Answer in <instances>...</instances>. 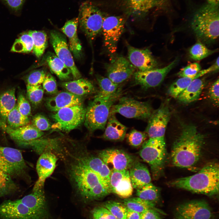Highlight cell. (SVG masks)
<instances>
[{
  "instance_id": "obj_39",
  "label": "cell",
  "mask_w": 219,
  "mask_h": 219,
  "mask_svg": "<svg viewBox=\"0 0 219 219\" xmlns=\"http://www.w3.org/2000/svg\"><path fill=\"white\" fill-rule=\"evenodd\" d=\"M28 117L21 114L18 110L16 104L14 108L10 112L7 116L6 123L8 126L16 129L29 124Z\"/></svg>"
},
{
  "instance_id": "obj_8",
  "label": "cell",
  "mask_w": 219,
  "mask_h": 219,
  "mask_svg": "<svg viewBox=\"0 0 219 219\" xmlns=\"http://www.w3.org/2000/svg\"><path fill=\"white\" fill-rule=\"evenodd\" d=\"M104 17L91 2H85L81 5L78 17L80 27L90 40H94L102 31Z\"/></svg>"
},
{
  "instance_id": "obj_3",
  "label": "cell",
  "mask_w": 219,
  "mask_h": 219,
  "mask_svg": "<svg viewBox=\"0 0 219 219\" xmlns=\"http://www.w3.org/2000/svg\"><path fill=\"white\" fill-rule=\"evenodd\" d=\"M169 183L172 186L194 193L209 196L217 195L219 192L218 164L208 163L195 174L176 179Z\"/></svg>"
},
{
  "instance_id": "obj_18",
  "label": "cell",
  "mask_w": 219,
  "mask_h": 219,
  "mask_svg": "<svg viewBox=\"0 0 219 219\" xmlns=\"http://www.w3.org/2000/svg\"><path fill=\"white\" fill-rule=\"evenodd\" d=\"M40 155L36 166L38 179L32 191L44 187L46 180L53 173L58 159L55 154L48 149H45Z\"/></svg>"
},
{
  "instance_id": "obj_31",
  "label": "cell",
  "mask_w": 219,
  "mask_h": 219,
  "mask_svg": "<svg viewBox=\"0 0 219 219\" xmlns=\"http://www.w3.org/2000/svg\"><path fill=\"white\" fill-rule=\"evenodd\" d=\"M61 85L68 92L79 96L93 93L96 90L91 82L84 78L64 82L62 83Z\"/></svg>"
},
{
  "instance_id": "obj_26",
  "label": "cell",
  "mask_w": 219,
  "mask_h": 219,
  "mask_svg": "<svg viewBox=\"0 0 219 219\" xmlns=\"http://www.w3.org/2000/svg\"><path fill=\"white\" fill-rule=\"evenodd\" d=\"M165 0H125L129 15L137 17L144 16L153 8L162 5Z\"/></svg>"
},
{
  "instance_id": "obj_22",
  "label": "cell",
  "mask_w": 219,
  "mask_h": 219,
  "mask_svg": "<svg viewBox=\"0 0 219 219\" xmlns=\"http://www.w3.org/2000/svg\"><path fill=\"white\" fill-rule=\"evenodd\" d=\"M4 130L18 145L24 147L28 142L40 138L44 134L43 132L29 124L16 129L7 125Z\"/></svg>"
},
{
  "instance_id": "obj_20",
  "label": "cell",
  "mask_w": 219,
  "mask_h": 219,
  "mask_svg": "<svg viewBox=\"0 0 219 219\" xmlns=\"http://www.w3.org/2000/svg\"><path fill=\"white\" fill-rule=\"evenodd\" d=\"M109 190L119 197L124 199L132 195L133 188L131 182L128 170L111 171Z\"/></svg>"
},
{
  "instance_id": "obj_45",
  "label": "cell",
  "mask_w": 219,
  "mask_h": 219,
  "mask_svg": "<svg viewBox=\"0 0 219 219\" xmlns=\"http://www.w3.org/2000/svg\"><path fill=\"white\" fill-rule=\"evenodd\" d=\"M45 72L43 70L34 71L27 76L26 81L27 85L37 86L42 84L46 76Z\"/></svg>"
},
{
  "instance_id": "obj_14",
  "label": "cell",
  "mask_w": 219,
  "mask_h": 219,
  "mask_svg": "<svg viewBox=\"0 0 219 219\" xmlns=\"http://www.w3.org/2000/svg\"><path fill=\"white\" fill-rule=\"evenodd\" d=\"M98 156L111 171L129 170L136 161L134 157L121 149L111 148L99 151Z\"/></svg>"
},
{
  "instance_id": "obj_16",
  "label": "cell",
  "mask_w": 219,
  "mask_h": 219,
  "mask_svg": "<svg viewBox=\"0 0 219 219\" xmlns=\"http://www.w3.org/2000/svg\"><path fill=\"white\" fill-rule=\"evenodd\" d=\"M176 216L186 219H212L213 214L209 204L202 200H192L178 205Z\"/></svg>"
},
{
  "instance_id": "obj_30",
  "label": "cell",
  "mask_w": 219,
  "mask_h": 219,
  "mask_svg": "<svg viewBox=\"0 0 219 219\" xmlns=\"http://www.w3.org/2000/svg\"><path fill=\"white\" fill-rule=\"evenodd\" d=\"M45 60L51 71L62 81L70 78L72 75L69 68L56 55L51 52H48Z\"/></svg>"
},
{
  "instance_id": "obj_33",
  "label": "cell",
  "mask_w": 219,
  "mask_h": 219,
  "mask_svg": "<svg viewBox=\"0 0 219 219\" xmlns=\"http://www.w3.org/2000/svg\"><path fill=\"white\" fill-rule=\"evenodd\" d=\"M210 68L200 70L197 75L193 77H181L173 83L169 87L168 91L169 95L175 99L177 98L179 95L183 92L194 79L199 78L208 73L210 72Z\"/></svg>"
},
{
  "instance_id": "obj_29",
  "label": "cell",
  "mask_w": 219,
  "mask_h": 219,
  "mask_svg": "<svg viewBox=\"0 0 219 219\" xmlns=\"http://www.w3.org/2000/svg\"><path fill=\"white\" fill-rule=\"evenodd\" d=\"M204 81L199 78L194 79L177 98L179 101L188 104L197 100L205 85Z\"/></svg>"
},
{
  "instance_id": "obj_5",
  "label": "cell",
  "mask_w": 219,
  "mask_h": 219,
  "mask_svg": "<svg viewBox=\"0 0 219 219\" xmlns=\"http://www.w3.org/2000/svg\"><path fill=\"white\" fill-rule=\"evenodd\" d=\"M121 92L110 97L96 95L89 104L84 119L85 126L90 131L105 130L109 118L110 109L120 97Z\"/></svg>"
},
{
  "instance_id": "obj_2",
  "label": "cell",
  "mask_w": 219,
  "mask_h": 219,
  "mask_svg": "<svg viewBox=\"0 0 219 219\" xmlns=\"http://www.w3.org/2000/svg\"><path fill=\"white\" fill-rule=\"evenodd\" d=\"M204 137L194 126L185 127L174 142L171 152L173 164L182 168L190 169L199 161Z\"/></svg>"
},
{
  "instance_id": "obj_55",
  "label": "cell",
  "mask_w": 219,
  "mask_h": 219,
  "mask_svg": "<svg viewBox=\"0 0 219 219\" xmlns=\"http://www.w3.org/2000/svg\"><path fill=\"white\" fill-rule=\"evenodd\" d=\"M208 4L214 6H219V0H207Z\"/></svg>"
},
{
  "instance_id": "obj_51",
  "label": "cell",
  "mask_w": 219,
  "mask_h": 219,
  "mask_svg": "<svg viewBox=\"0 0 219 219\" xmlns=\"http://www.w3.org/2000/svg\"><path fill=\"white\" fill-rule=\"evenodd\" d=\"M219 80L217 78L211 85L209 91L210 99L214 104L217 106L219 105Z\"/></svg>"
},
{
  "instance_id": "obj_38",
  "label": "cell",
  "mask_w": 219,
  "mask_h": 219,
  "mask_svg": "<svg viewBox=\"0 0 219 219\" xmlns=\"http://www.w3.org/2000/svg\"><path fill=\"white\" fill-rule=\"evenodd\" d=\"M33 45L31 36L28 33H24L16 40L11 51L18 53H29L33 50Z\"/></svg>"
},
{
  "instance_id": "obj_13",
  "label": "cell",
  "mask_w": 219,
  "mask_h": 219,
  "mask_svg": "<svg viewBox=\"0 0 219 219\" xmlns=\"http://www.w3.org/2000/svg\"><path fill=\"white\" fill-rule=\"evenodd\" d=\"M50 40L55 54L69 68L74 78H80V73L75 64L64 36L57 31L52 30Z\"/></svg>"
},
{
  "instance_id": "obj_10",
  "label": "cell",
  "mask_w": 219,
  "mask_h": 219,
  "mask_svg": "<svg viewBox=\"0 0 219 219\" xmlns=\"http://www.w3.org/2000/svg\"><path fill=\"white\" fill-rule=\"evenodd\" d=\"M125 22L122 16L104 17L102 29L104 45L112 59L115 57L118 43L124 30Z\"/></svg>"
},
{
  "instance_id": "obj_47",
  "label": "cell",
  "mask_w": 219,
  "mask_h": 219,
  "mask_svg": "<svg viewBox=\"0 0 219 219\" xmlns=\"http://www.w3.org/2000/svg\"><path fill=\"white\" fill-rule=\"evenodd\" d=\"M32 125L41 131L47 130L51 126L47 119L41 114H36L33 118Z\"/></svg>"
},
{
  "instance_id": "obj_53",
  "label": "cell",
  "mask_w": 219,
  "mask_h": 219,
  "mask_svg": "<svg viewBox=\"0 0 219 219\" xmlns=\"http://www.w3.org/2000/svg\"><path fill=\"white\" fill-rule=\"evenodd\" d=\"M104 219H117L111 213L104 207H99Z\"/></svg>"
},
{
  "instance_id": "obj_49",
  "label": "cell",
  "mask_w": 219,
  "mask_h": 219,
  "mask_svg": "<svg viewBox=\"0 0 219 219\" xmlns=\"http://www.w3.org/2000/svg\"><path fill=\"white\" fill-rule=\"evenodd\" d=\"M42 87L47 93L54 94L57 91V86L55 79L50 73L46 74L42 83Z\"/></svg>"
},
{
  "instance_id": "obj_50",
  "label": "cell",
  "mask_w": 219,
  "mask_h": 219,
  "mask_svg": "<svg viewBox=\"0 0 219 219\" xmlns=\"http://www.w3.org/2000/svg\"><path fill=\"white\" fill-rule=\"evenodd\" d=\"M12 12L17 14L21 11L26 0H0Z\"/></svg>"
},
{
  "instance_id": "obj_54",
  "label": "cell",
  "mask_w": 219,
  "mask_h": 219,
  "mask_svg": "<svg viewBox=\"0 0 219 219\" xmlns=\"http://www.w3.org/2000/svg\"><path fill=\"white\" fill-rule=\"evenodd\" d=\"M141 213L127 209L126 219H140Z\"/></svg>"
},
{
  "instance_id": "obj_21",
  "label": "cell",
  "mask_w": 219,
  "mask_h": 219,
  "mask_svg": "<svg viewBox=\"0 0 219 219\" xmlns=\"http://www.w3.org/2000/svg\"><path fill=\"white\" fill-rule=\"evenodd\" d=\"M129 61L140 71L156 68L158 63L151 51L148 49H139L127 44Z\"/></svg>"
},
{
  "instance_id": "obj_36",
  "label": "cell",
  "mask_w": 219,
  "mask_h": 219,
  "mask_svg": "<svg viewBox=\"0 0 219 219\" xmlns=\"http://www.w3.org/2000/svg\"><path fill=\"white\" fill-rule=\"evenodd\" d=\"M123 204L127 209L141 213L149 209L154 208L155 203L138 197L125 199Z\"/></svg>"
},
{
  "instance_id": "obj_12",
  "label": "cell",
  "mask_w": 219,
  "mask_h": 219,
  "mask_svg": "<svg viewBox=\"0 0 219 219\" xmlns=\"http://www.w3.org/2000/svg\"><path fill=\"white\" fill-rule=\"evenodd\" d=\"M178 61V59L176 58L168 65L162 68L135 72L133 75L134 84L145 89L158 86Z\"/></svg>"
},
{
  "instance_id": "obj_37",
  "label": "cell",
  "mask_w": 219,
  "mask_h": 219,
  "mask_svg": "<svg viewBox=\"0 0 219 219\" xmlns=\"http://www.w3.org/2000/svg\"><path fill=\"white\" fill-rule=\"evenodd\" d=\"M136 190L137 197L145 200L155 203L159 199V189L151 182Z\"/></svg>"
},
{
  "instance_id": "obj_24",
  "label": "cell",
  "mask_w": 219,
  "mask_h": 219,
  "mask_svg": "<svg viewBox=\"0 0 219 219\" xmlns=\"http://www.w3.org/2000/svg\"><path fill=\"white\" fill-rule=\"evenodd\" d=\"M81 96L75 95L69 92H62L56 96L47 100V107L50 110L57 112L65 107L82 105Z\"/></svg>"
},
{
  "instance_id": "obj_6",
  "label": "cell",
  "mask_w": 219,
  "mask_h": 219,
  "mask_svg": "<svg viewBox=\"0 0 219 219\" xmlns=\"http://www.w3.org/2000/svg\"><path fill=\"white\" fill-rule=\"evenodd\" d=\"M139 154L150 166L153 177L155 179L158 178L163 170L165 160V138H149L142 145Z\"/></svg>"
},
{
  "instance_id": "obj_46",
  "label": "cell",
  "mask_w": 219,
  "mask_h": 219,
  "mask_svg": "<svg viewBox=\"0 0 219 219\" xmlns=\"http://www.w3.org/2000/svg\"><path fill=\"white\" fill-rule=\"evenodd\" d=\"M201 69V67L199 63H193L181 69L177 75L180 77H195Z\"/></svg>"
},
{
  "instance_id": "obj_19",
  "label": "cell",
  "mask_w": 219,
  "mask_h": 219,
  "mask_svg": "<svg viewBox=\"0 0 219 219\" xmlns=\"http://www.w3.org/2000/svg\"><path fill=\"white\" fill-rule=\"evenodd\" d=\"M0 218L3 219H41L19 200H5L0 204Z\"/></svg>"
},
{
  "instance_id": "obj_35",
  "label": "cell",
  "mask_w": 219,
  "mask_h": 219,
  "mask_svg": "<svg viewBox=\"0 0 219 219\" xmlns=\"http://www.w3.org/2000/svg\"><path fill=\"white\" fill-rule=\"evenodd\" d=\"M32 38L33 41V51L37 57L43 54L47 45V36L43 31L30 30L28 32Z\"/></svg>"
},
{
  "instance_id": "obj_44",
  "label": "cell",
  "mask_w": 219,
  "mask_h": 219,
  "mask_svg": "<svg viewBox=\"0 0 219 219\" xmlns=\"http://www.w3.org/2000/svg\"><path fill=\"white\" fill-rule=\"evenodd\" d=\"M126 136L129 144L135 147L142 145L148 137L145 132H141L134 129L131 130Z\"/></svg>"
},
{
  "instance_id": "obj_27",
  "label": "cell",
  "mask_w": 219,
  "mask_h": 219,
  "mask_svg": "<svg viewBox=\"0 0 219 219\" xmlns=\"http://www.w3.org/2000/svg\"><path fill=\"white\" fill-rule=\"evenodd\" d=\"M115 114H109L105 131L101 137L107 140L122 141L126 137L127 128L117 120Z\"/></svg>"
},
{
  "instance_id": "obj_9",
  "label": "cell",
  "mask_w": 219,
  "mask_h": 219,
  "mask_svg": "<svg viewBox=\"0 0 219 219\" xmlns=\"http://www.w3.org/2000/svg\"><path fill=\"white\" fill-rule=\"evenodd\" d=\"M116 104L111 107L110 114L119 113L127 118L146 120L148 119L153 110L150 104L127 96L118 99Z\"/></svg>"
},
{
  "instance_id": "obj_15",
  "label": "cell",
  "mask_w": 219,
  "mask_h": 219,
  "mask_svg": "<svg viewBox=\"0 0 219 219\" xmlns=\"http://www.w3.org/2000/svg\"><path fill=\"white\" fill-rule=\"evenodd\" d=\"M170 117L168 105L163 103L153 111L148 120L145 132L149 138H164L166 128Z\"/></svg>"
},
{
  "instance_id": "obj_32",
  "label": "cell",
  "mask_w": 219,
  "mask_h": 219,
  "mask_svg": "<svg viewBox=\"0 0 219 219\" xmlns=\"http://www.w3.org/2000/svg\"><path fill=\"white\" fill-rule=\"evenodd\" d=\"M15 90L12 88L0 94V119L6 125L7 116L16 105Z\"/></svg>"
},
{
  "instance_id": "obj_4",
  "label": "cell",
  "mask_w": 219,
  "mask_h": 219,
  "mask_svg": "<svg viewBox=\"0 0 219 219\" xmlns=\"http://www.w3.org/2000/svg\"><path fill=\"white\" fill-rule=\"evenodd\" d=\"M191 27L200 41L207 44L213 43L219 36V6L207 4L195 13Z\"/></svg>"
},
{
  "instance_id": "obj_42",
  "label": "cell",
  "mask_w": 219,
  "mask_h": 219,
  "mask_svg": "<svg viewBox=\"0 0 219 219\" xmlns=\"http://www.w3.org/2000/svg\"><path fill=\"white\" fill-rule=\"evenodd\" d=\"M103 206L107 209L117 219H126L127 208L123 203L109 200L105 202Z\"/></svg>"
},
{
  "instance_id": "obj_25",
  "label": "cell",
  "mask_w": 219,
  "mask_h": 219,
  "mask_svg": "<svg viewBox=\"0 0 219 219\" xmlns=\"http://www.w3.org/2000/svg\"><path fill=\"white\" fill-rule=\"evenodd\" d=\"M78 23V18H75L67 21L61 29L68 38L70 51L77 59L80 58L82 54V46L77 32Z\"/></svg>"
},
{
  "instance_id": "obj_1",
  "label": "cell",
  "mask_w": 219,
  "mask_h": 219,
  "mask_svg": "<svg viewBox=\"0 0 219 219\" xmlns=\"http://www.w3.org/2000/svg\"><path fill=\"white\" fill-rule=\"evenodd\" d=\"M56 155L63 164L73 190L83 200H99L110 193L99 176L65 147L60 148Z\"/></svg>"
},
{
  "instance_id": "obj_34",
  "label": "cell",
  "mask_w": 219,
  "mask_h": 219,
  "mask_svg": "<svg viewBox=\"0 0 219 219\" xmlns=\"http://www.w3.org/2000/svg\"><path fill=\"white\" fill-rule=\"evenodd\" d=\"M96 79L99 89L97 95L99 96L112 97L121 91L119 88L120 84L113 82L108 78L97 75Z\"/></svg>"
},
{
  "instance_id": "obj_7",
  "label": "cell",
  "mask_w": 219,
  "mask_h": 219,
  "mask_svg": "<svg viewBox=\"0 0 219 219\" xmlns=\"http://www.w3.org/2000/svg\"><path fill=\"white\" fill-rule=\"evenodd\" d=\"M28 166L21 151L9 147L0 146V170L12 179H26Z\"/></svg>"
},
{
  "instance_id": "obj_43",
  "label": "cell",
  "mask_w": 219,
  "mask_h": 219,
  "mask_svg": "<svg viewBox=\"0 0 219 219\" xmlns=\"http://www.w3.org/2000/svg\"><path fill=\"white\" fill-rule=\"evenodd\" d=\"M43 90L41 85L37 86L27 85V96L33 104L36 106L40 103L43 98Z\"/></svg>"
},
{
  "instance_id": "obj_56",
  "label": "cell",
  "mask_w": 219,
  "mask_h": 219,
  "mask_svg": "<svg viewBox=\"0 0 219 219\" xmlns=\"http://www.w3.org/2000/svg\"><path fill=\"white\" fill-rule=\"evenodd\" d=\"M175 219H186L184 218L183 217H181L176 216V218Z\"/></svg>"
},
{
  "instance_id": "obj_17",
  "label": "cell",
  "mask_w": 219,
  "mask_h": 219,
  "mask_svg": "<svg viewBox=\"0 0 219 219\" xmlns=\"http://www.w3.org/2000/svg\"><path fill=\"white\" fill-rule=\"evenodd\" d=\"M135 67L123 56L114 57L106 65L107 78L118 84L123 82L133 75Z\"/></svg>"
},
{
  "instance_id": "obj_48",
  "label": "cell",
  "mask_w": 219,
  "mask_h": 219,
  "mask_svg": "<svg viewBox=\"0 0 219 219\" xmlns=\"http://www.w3.org/2000/svg\"><path fill=\"white\" fill-rule=\"evenodd\" d=\"M16 105L18 110L23 115L28 117L30 115L31 112L30 105L22 93H20L19 94Z\"/></svg>"
},
{
  "instance_id": "obj_40",
  "label": "cell",
  "mask_w": 219,
  "mask_h": 219,
  "mask_svg": "<svg viewBox=\"0 0 219 219\" xmlns=\"http://www.w3.org/2000/svg\"><path fill=\"white\" fill-rule=\"evenodd\" d=\"M12 179L0 170V197L11 194L17 190V185Z\"/></svg>"
},
{
  "instance_id": "obj_52",
  "label": "cell",
  "mask_w": 219,
  "mask_h": 219,
  "mask_svg": "<svg viewBox=\"0 0 219 219\" xmlns=\"http://www.w3.org/2000/svg\"><path fill=\"white\" fill-rule=\"evenodd\" d=\"M140 219H161L160 214L154 208L147 209L141 213Z\"/></svg>"
},
{
  "instance_id": "obj_23",
  "label": "cell",
  "mask_w": 219,
  "mask_h": 219,
  "mask_svg": "<svg viewBox=\"0 0 219 219\" xmlns=\"http://www.w3.org/2000/svg\"><path fill=\"white\" fill-rule=\"evenodd\" d=\"M19 200L41 219L46 218L47 210L44 188L32 191V193Z\"/></svg>"
},
{
  "instance_id": "obj_11",
  "label": "cell",
  "mask_w": 219,
  "mask_h": 219,
  "mask_svg": "<svg viewBox=\"0 0 219 219\" xmlns=\"http://www.w3.org/2000/svg\"><path fill=\"white\" fill-rule=\"evenodd\" d=\"M85 109L82 105L62 108L52 116L54 123L51 128L69 132L76 128L84 120Z\"/></svg>"
},
{
  "instance_id": "obj_28",
  "label": "cell",
  "mask_w": 219,
  "mask_h": 219,
  "mask_svg": "<svg viewBox=\"0 0 219 219\" xmlns=\"http://www.w3.org/2000/svg\"><path fill=\"white\" fill-rule=\"evenodd\" d=\"M129 171L133 188L139 189L151 182L150 172L144 164L136 161Z\"/></svg>"
},
{
  "instance_id": "obj_41",
  "label": "cell",
  "mask_w": 219,
  "mask_h": 219,
  "mask_svg": "<svg viewBox=\"0 0 219 219\" xmlns=\"http://www.w3.org/2000/svg\"><path fill=\"white\" fill-rule=\"evenodd\" d=\"M217 49L211 50L208 48L201 42L193 45L189 50L190 57L193 59L200 61L217 52Z\"/></svg>"
},
{
  "instance_id": "obj_57",
  "label": "cell",
  "mask_w": 219,
  "mask_h": 219,
  "mask_svg": "<svg viewBox=\"0 0 219 219\" xmlns=\"http://www.w3.org/2000/svg\"><path fill=\"white\" fill-rule=\"evenodd\" d=\"M90 219H93L92 217H91Z\"/></svg>"
}]
</instances>
